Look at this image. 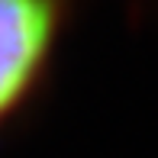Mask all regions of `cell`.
Segmentation results:
<instances>
[{"label":"cell","instance_id":"6da1fadb","mask_svg":"<svg viewBox=\"0 0 158 158\" xmlns=\"http://www.w3.org/2000/svg\"><path fill=\"white\" fill-rule=\"evenodd\" d=\"M55 19L58 0H0V113L32 81Z\"/></svg>","mask_w":158,"mask_h":158}]
</instances>
